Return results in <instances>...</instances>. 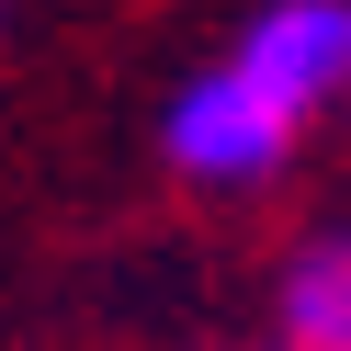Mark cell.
<instances>
[{
  "instance_id": "obj_1",
  "label": "cell",
  "mask_w": 351,
  "mask_h": 351,
  "mask_svg": "<svg viewBox=\"0 0 351 351\" xmlns=\"http://www.w3.org/2000/svg\"><path fill=\"white\" fill-rule=\"evenodd\" d=\"M283 147H295V114H283L238 57L170 102V159H182L193 182H261V170H283Z\"/></svg>"
},
{
  "instance_id": "obj_2",
  "label": "cell",
  "mask_w": 351,
  "mask_h": 351,
  "mask_svg": "<svg viewBox=\"0 0 351 351\" xmlns=\"http://www.w3.org/2000/svg\"><path fill=\"white\" fill-rule=\"evenodd\" d=\"M238 69L283 102V114H317L328 91H351V0H272L238 46Z\"/></svg>"
},
{
  "instance_id": "obj_3",
  "label": "cell",
  "mask_w": 351,
  "mask_h": 351,
  "mask_svg": "<svg viewBox=\"0 0 351 351\" xmlns=\"http://www.w3.org/2000/svg\"><path fill=\"white\" fill-rule=\"evenodd\" d=\"M283 340L295 351H351V238H317L283 272Z\"/></svg>"
}]
</instances>
